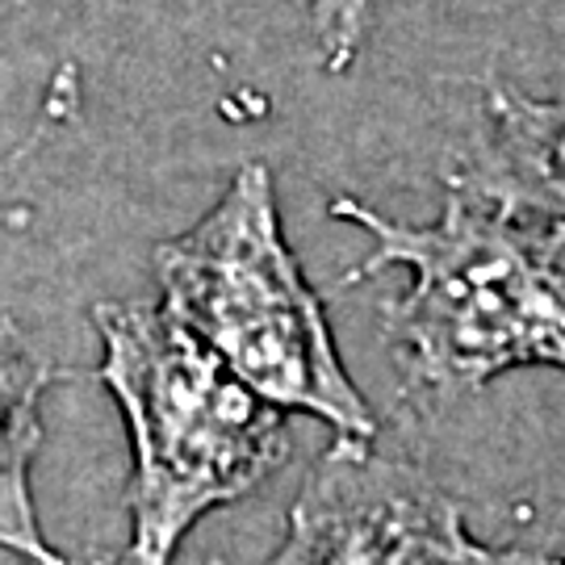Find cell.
Returning <instances> with one entry per match:
<instances>
[{
  "label": "cell",
  "mask_w": 565,
  "mask_h": 565,
  "mask_svg": "<svg viewBox=\"0 0 565 565\" xmlns=\"http://www.w3.org/2000/svg\"><path fill=\"white\" fill-rule=\"evenodd\" d=\"M331 214L373 239L348 281L411 277L385 306V335L415 398L457 403L511 369L565 373V223L452 181L431 223H394L356 198Z\"/></svg>",
  "instance_id": "6da1fadb"
},
{
  "label": "cell",
  "mask_w": 565,
  "mask_h": 565,
  "mask_svg": "<svg viewBox=\"0 0 565 565\" xmlns=\"http://www.w3.org/2000/svg\"><path fill=\"white\" fill-rule=\"evenodd\" d=\"M93 323L105 343L102 382L135 445L130 553L168 565L205 511L247 494L285 461L289 427L281 406L247 390L163 306L109 302Z\"/></svg>",
  "instance_id": "7a4b0ae2"
},
{
  "label": "cell",
  "mask_w": 565,
  "mask_h": 565,
  "mask_svg": "<svg viewBox=\"0 0 565 565\" xmlns=\"http://www.w3.org/2000/svg\"><path fill=\"white\" fill-rule=\"evenodd\" d=\"M163 310L281 411H306L343 440L373 445V411L343 369L319 294L285 243L273 172L243 163L218 205L160 243Z\"/></svg>",
  "instance_id": "3957f363"
},
{
  "label": "cell",
  "mask_w": 565,
  "mask_h": 565,
  "mask_svg": "<svg viewBox=\"0 0 565 565\" xmlns=\"http://www.w3.org/2000/svg\"><path fill=\"white\" fill-rule=\"evenodd\" d=\"M268 565H565V557L473 541L461 503L424 469L340 436L310 469Z\"/></svg>",
  "instance_id": "277c9868"
},
{
  "label": "cell",
  "mask_w": 565,
  "mask_h": 565,
  "mask_svg": "<svg viewBox=\"0 0 565 565\" xmlns=\"http://www.w3.org/2000/svg\"><path fill=\"white\" fill-rule=\"evenodd\" d=\"M448 181L565 223V93L532 97L490 84L482 139Z\"/></svg>",
  "instance_id": "5b68a950"
},
{
  "label": "cell",
  "mask_w": 565,
  "mask_h": 565,
  "mask_svg": "<svg viewBox=\"0 0 565 565\" xmlns=\"http://www.w3.org/2000/svg\"><path fill=\"white\" fill-rule=\"evenodd\" d=\"M55 369L42 364L21 331L0 315V545L39 565H63V557L42 541L34 494H30V465L42 440L39 403Z\"/></svg>",
  "instance_id": "8992f818"
},
{
  "label": "cell",
  "mask_w": 565,
  "mask_h": 565,
  "mask_svg": "<svg viewBox=\"0 0 565 565\" xmlns=\"http://www.w3.org/2000/svg\"><path fill=\"white\" fill-rule=\"evenodd\" d=\"M385 4L390 0H294V9L306 18L331 72L352 67V60L361 55L364 39H369L373 21L382 18Z\"/></svg>",
  "instance_id": "52a82bcc"
},
{
  "label": "cell",
  "mask_w": 565,
  "mask_h": 565,
  "mask_svg": "<svg viewBox=\"0 0 565 565\" xmlns=\"http://www.w3.org/2000/svg\"><path fill=\"white\" fill-rule=\"evenodd\" d=\"M93 565H147V562L135 557V553H126V557H105V562H93Z\"/></svg>",
  "instance_id": "ba28073f"
}]
</instances>
